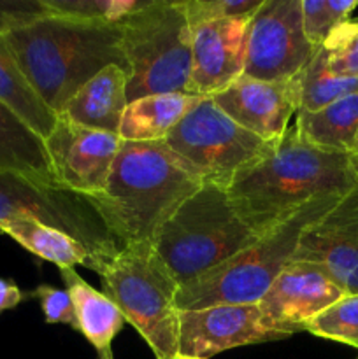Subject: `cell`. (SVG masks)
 Listing matches in <instances>:
<instances>
[{
	"instance_id": "ac0fdd59",
	"label": "cell",
	"mask_w": 358,
	"mask_h": 359,
	"mask_svg": "<svg viewBox=\"0 0 358 359\" xmlns=\"http://www.w3.org/2000/svg\"><path fill=\"white\" fill-rule=\"evenodd\" d=\"M74 302L79 332L97 351L98 359H112V340L125 326V318L114 302L91 287L74 269L60 270Z\"/></svg>"
},
{
	"instance_id": "d4e9b609",
	"label": "cell",
	"mask_w": 358,
	"mask_h": 359,
	"mask_svg": "<svg viewBox=\"0 0 358 359\" xmlns=\"http://www.w3.org/2000/svg\"><path fill=\"white\" fill-rule=\"evenodd\" d=\"M146 0H42L46 14L93 25H118Z\"/></svg>"
},
{
	"instance_id": "4fadbf2b",
	"label": "cell",
	"mask_w": 358,
	"mask_h": 359,
	"mask_svg": "<svg viewBox=\"0 0 358 359\" xmlns=\"http://www.w3.org/2000/svg\"><path fill=\"white\" fill-rule=\"evenodd\" d=\"M354 163L358 172V156ZM293 262L314 263L344 293H358V175L336 207L302 233Z\"/></svg>"
},
{
	"instance_id": "9c48e42d",
	"label": "cell",
	"mask_w": 358,
	"mask_h": 359,
	"mask_svg": "<svg viewBox=\"0 0 358 359\" xmlns=\"http://www.w3.org/2000/svg\"><path fill=\"white\" fill-rule=\"evenodd\" d=\"M204 182L228 189L235 175L258 161L270 144L239 126L213 98H200L164 140Z\"/></svg>"
},
{
	"instance_id": "cb8c5ba5",
	"label": "cell",
	"mask_w": 358,
	"mask_h": 359,
	"mask_svg": "<svg viewBox=\"0 0 358 359\" xmlns=\"http://www.w3.org/2000/svg\"><path fill=\"white\" fill-rule=\"evenodd\" d=\"M358 93L357 77H337L326 70L321 55L316 49L309 65L300 74V109L314 112L336 100Z\"/></svg>"
},
{
	"instance_id": "7c38bea8",
	"label": "cell",
	"mask_w": 358,
	"mask_h": 359,
	"mask_svg": "<svg viewBox=\"0 0 358 359\" xmlns=\"http://www.w3.org/2000/svg\"><path fill=\"white\" fill-rule=\"evenodd\" d=\"M344 294L318 265L291 259L258 302L262 323L269 332L288 339L305 332L311 319Z\"/></svg>"
},
{
	"instance_id": "d6986e66",
	"label": "cell",
	"mask_w": 358,
	"mask_h": 359,
	"mask_svg": "<svg viewBox=\"0 0 358 359\" xmlns=\"http://www.w3.org/2000/svg\"><path fill=\"white\" fill-rule=\"evenodd\" d=\"M200 98L188 93H164L128 102L118 137L125 142H161Z\"/></svg>"
},
{
	"instance_id": "8992f818",
	"label": "cell",
	"mask_w": 358,
	"mask_h": 359,
	"mask_svg": "<svg viewBox=\"0 0 358 359\" xmlns=\"http://www.w3.org/2000/svg\"><path fill=\"white\" fill-rule=\"evenodd\" d=\"M256 238L235 212L227 189L204 182L161 226L153 248L181 287L234 258Z\"/></svg>"
},
{
	"instance_id": "d6a6232c",
	"label": "cell",
	"mask_w": 358,
	"mask_h": 359,
	"mask_svg": "<svg viewBox=\"0 0 358 359\" xmlns=\"http://www.w3.org/2000/svg\"><path fill=\"white\" fill-rule=\"evenodd\" d=\"M353 154H354V156H358V135H357V140H354V149H353Z\"/></svg>"
},
{
	"instance_id": "9a60e30c",
	"label": "cell",
	"mask_w": 358,
	"mask_h": 359,
	"mask_svg": "<svg viewBox=\"0 0 358 359\" xmlns=\"http://www.w3.org/2000/svg\"><path fill=\"white\" fill-rule=\"evenodd\" d=\"M300 74L277 83L242 76L211 98L239 126L274 142L286 133L300 109Z\"/></svg>"
},
{
	"instance_id": "2e32d148",
	"label": "cell",
	"mask_w": 358,
	"mask_h": 359,
	"mask_svg": "<svg viewBox=\"0 0 358 359\" xmlns=\"http://www.w3.org/2000/svg\"><path fill=\"white\" fill-rule=\"evenodd\" d=\"M251 18H230L193 28L190 93L211 98L244 76Z\"/></svg>"
},
{
	"instance_id": "836d02e7",
	"label": "cell",
	"mask_w": 358,
	"mask_h": 359,
	"mask_svg": "<svg viewBox=\"0 0 358 359\" xmlns=\"http://www.w3.org/2000/svg\"><path fill=\"white\" fill-rule=\"evenodd\" d=\"M174 359H199V358H190V356H183V354H178Z\"/></svg>"
},
{
	"instance_id": "1f68e13d",
	"label": "cell",
	"mask_w": 358,
	"mask_h": 359,
	"mask_svg": "<svg viewBox=\"0 0 358 359\" xmlns=\"http://www.w3.org/2000/svg\"><path fill=\"white\" fill-rule=\"evenodd\" d=\"M23 298V291L16 286V283L11 279H0V314L18 307Z\"/></svg>"
},
{
	"instance_id": "83f0119b",
	"label": "cell",
	"mask_w": 358,
	"mask_h": 359,
	"mask_svg": "<svg viewBox=\"0 0 358 359\" xmlns=\"http://www.w3.org/2000/svg\"><path fill=\"white\" fill-rule=\"evenodd\" d=\"M318 51L332 76L358 79V18L340 23Z\"/></svg>"
},
{
	"instance_id": "603a6c76",
	"label": "cell",
	"mask_w": 358,
	"mask_h": 359,
	"mask_svg": "<svg viewBox=\"0 0 358 359\" xmlns=\"http://www.w3.org/2000/svg\"><path fill=\"white\" fill-rule=\"evenodd\" d=\"M0 235H7L37 258L51 262L60 270L83 265L90 269L91 252L70 235L35 219H13L0 226Z\"/></svg>"
},
{
	"instance_id": "ffe728a7",
	"label": "cell",
	"mask_w": 358,
	"mask_h": 359,
	"mask_svg": "<svg viewBox=\"0 0 358 359\" xmlns=\"http://www.w3.org/2000/svg\"><path fill=\"white\" fill-rule=\"evenodd\" d=\"M0 172L56 184L44 139L0 102Z\"/></svg>"
},
{
	"instance_id": "7402d4cb",
	"label": "cell",
	"mask_w": 358,
	"mask_h": 359,
	"mask_svg": "<svg viewBox=\"0 0 358 359\" xmlns=\"http://www.w3.org/2000/svg\"><path fill=\"white\" fill-rule=\"evenodd\" d=\"M0 102L44 140L58 121V114L42 102L28 83L4 34H0Z\"/></svg>"
},
{
	"instance_id": "484cf974",
	"label": "cell",
	"mask_w": 358,
	"mask_h": 359,
	"mask_svg": "<svg viewBox=\"0 0 358 359\" xmlns=\"http://www.w3.org/2000/svg\"><path fill=\"white\" fill-rule=\"evenodd\" d=\"M305 332L358 349V293L344 294L340 300L319 312L307 323Z\"/></svg>"
},
{
	"instance_id": "5bb4252c",
	"label": "cell",
	"mask_w": 358,
	"mask_h": 359,
	"mask_svg": "<svg viewBox=\"0 0 358 359\" xmlns=\"http://www.w3.org/2000/svg\"><path fill=\"white\" fill-rule=\"evenodd\" d=\"M283 340L262 323L258 304L179 311V354L209 359L225 351Z\"/></svg>"
},
{
	"instance_id": "6da1fadb",
	"label": "cell",
	"mask_w": 358,
	"mask_h": 359,
	"mask_svg": "<svg viewBox=\"0 0 358 359\" xmlns=\"http://www.w3.org/2000/svg\"><path fill=\"white\" fill-rule=\"evenodd\" d=\"M357 175L353 154L311 146L291 125L258 161L235 175L227 193L239 217L262 237L312 200L344 196Z\"/></svg>"
},
{
	"instance_id": "4dcf8cb0",
	"label": "cell",
	"mask_w": 358,
	"mask_h": 359,
	"mask_svg": "<svg viewBox=\"0 0 358 359\" xmlns=\"http://www.w3.org/2000/svg\"><path fill=\"white\" fill-rule=\"evenodd\" d=\"M46 16L42 0H0V34L25 27Z\"/></svg>"
},
{
	"instance_id": "e575fe53",
	"label": "cell",
	"mask_w": 358,
	"mask_h": 359,
	"mask_svg": "<svg viewBox=\"0 0 358 359\" xmlns=\"http://www.w3.org/2000/svg\"><path fill=\"white\" fill-rule=\"evenodd\" d=\"M357 359H358V358H357Z\"/></svg>"
},
{
	"instance_id": "e0dca14e",
	"label": "cell",
	"mask_w": 358,
	"mask_h": 359,
	"mask_svg": "<svg viewBox=\"0 0 358 359\" xmlns=\"http://www.w3.org/2000/svg\"><path fill=\"white\" fill-rule=\"evenodd\" d=\"M128 72L119 65H109L76 91L63 107V118L91 130L118 135L121 116L128 105Z\"/></svg>"
},
{
	"instance_id": "f1b7e54d",
	"label": "cell",
	"mask_w": 358,
	"mask_h": 359,
	"mask_svg": "<svg viewBox=\"0 0 358 359\" xmlns=\"http://www.w3.org/2000/svg\"><path fill=\"white\" fill-rule=\"evenodd\" d=\"M190 27L230 18H253L263 0H181Z\"/></svg>"
},
{
	"instance_id": "4316f807",
	"label": "cell",
	"mask_w": 358,
	"mask_h": 359,
	"mask_svg": "<svg viewBox=\"0 0 358 359\" xmlns=\"http://www.w3.org/2000/svg\"><path fill=\"white\" fill-rule=\"evenodd\" d=\"M358 7V0H300L302 28L316 49Z\"/></svg>"
},
{
	"instance_id": "44dd1931",
	"label": "cell",
	"mask_w": 358,
	"mask_h": 359,
	"mask_svg": "<svg viewBox=\"0 0 358 359\" xmlns=\"http://www.w3.org/2000/svg\"><path fill=\"white\" fill-rule=\"evenodd\" d=\"M293 128L298 139L311 146L353 154L358 135V93L347 95L319 111H298Z\"/></svg>"
},
{
	"instance_id": "3957f363",
	"label": "cell",
	"mask_w": 358,
	"mask_h": 359,
	"mask_svg": "<svg viewBox=\"0 0 358 359\" xmlns=\"http://www.w3.org/2000/svg\"><path fill=\"white\" fill-rule=\"evenodd\" d=\"M4 37L35 93L56 114L105 67L128 72L119 23H79L46 14Z\"/></svg>"
},
{
	"instance_id": "7a4b0ae2",
	"label": "cell",
	"mask_w": 358,
	"mask_h": 359,
	"mask_svg": "<svg viewBox=\"0 0 358 359\" xmlns=\"http://www.w3.org/2000/svg\"><path fill=\"white\" fill-rule=\"evenodd\" d=\"M204 181L161 142L121 140L104 193L91 198L123 245L150 242Z\"/></svg>"
},
{
	"instance_id": "52a82bcc",
	"label": "cell",
	"mask_w": 358,
	"mask_h": 359,
	"mask_svg": "<svg viewBox=\"0 0 358 359\" xmlns=\"http://www.w3.org/2000/svg\"><path fill=\"white\" fill-rule=\"evenodd\" d=\"M128 67V102L147 95L190 93L193 30L181 0H146L119 21Z\"/></svg>"
},
{
	"instance_id": "8fae6325",
	"label": "cell",
	"mask_w": 358,
	"mask_h": 359,
	"mask_svg": "<svg viewBox=\"0 0 358 359\" xmlns=\"http://www.w3.org/2000/svg\"><path fill=\"white\" fill-rule=\"evenodd\" d=\"M44 142L56 184L88 196L104 193L121 146L118 135L86 128L58 116Z\"/></svg>"
},
{
	"instance_id": "f546056e",
	"label": "cell",
	"mask_w": 358,
	"mask_h": 359,
	"mask_svg": "<svg viewBox=\"0 0 358 359\" xmlns=\"http://www.w3.org/2000/svg\"><path fill=\"white\" fill-rule=\"evenodd\" d=\"M32 297L41 302V309L48 325H67L79 332L76 309H74V302L69 291L41 284L35 287Z\"/></svg>"
},
{
	"instance_id": "5b68a950",
	"label": "cell",
	"mask_w": 358,
	"mask_h": 359,
	"mask_svg": "<svg viewBox=\"0 0 358 359\" xmlns=\"http://www.w3.org/2000/svg\"><path fill=\"white\" fill-rule=\"evenodd\" d=\"M340 198L325 196L305 203L290 219L256 238L244 251L179 287L175 298L179 311L258 304L293 259L302 233L318 223Z\"/></svg>"
},
{
	"instance_id": "277c9868",
	"label": "cell",
	"mask_w": 358,
	"mask_h": 359,
	"mask_svg": "<svg viewBox=\"0 0 358 359\" xmlns=\"http://www.w3.org/2000/svg\"><path fill=\"white\" fill-rule=\"evenodd\" d=\"M104 294L114 302L125 321L146 340L157 359L179 354V284L150 242L126 244L118 252L91 263Z\"/></svg>"
},
{
	"instance_id": "ba28073f",
	"label": "cell",
	"mask_w": 358,
	"mask_h": 359,
	"mask_svg": "<svg viewBox=\"0 0 358 359\" xmlns=\"http://www.w3.org/2000/svg\"><path fill=\"white\" fill-rule=\"evenodd\" d=\"M13 219L41 221L70 235L91 252V263L123 248L91 196L14 172H0V226Z\"/></svg>"
},
{
	"instance_id": "30bf717a",
	"label": "cell",
	"mask_w": 358,
	"mask_h": 359,
	"mask_svg": "<svg viewBox=\"0 0 358 359\" xmlns=\"http://www.w3.org/2000/svg\"><path fill=\"white\" fill-rule=\"evenodd\" d=\"M314 53L302 28L300 0H263L249 21L244 76L288 81L309 65Z\"/></svg>"
}]
</instances>
